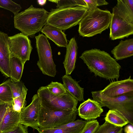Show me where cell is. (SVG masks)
I'll list each match as a JSON object with an SVG mask.
<instances>
[{
    "label": "cell",
    "mask_w": 133,
    "mask_h": 133,
    "mask_svg": "<svg viewBox=\"0 0 133 133\" xmlns=\"http://www.w3.org/2000/svg\"><path fill=\"white\" fill-rule=\"evenodd\" d=\"M79 58L96 76L107 80H118L121 66L109 54L97 49L85 51Z\"/></svg>",
    "instance_id": "1"
},
{
    "label": "cell",
    "mask_w": 133,
    "mask_h": 133,
    "mask_svg": "<svg viewBox=\"0 0 133 133\" xmlns=\"http://www.w3.org/2000/svg\"><path fill=\"white\" fill-rule=\"evenodd\" d=\"M109 37L112 40L127 37L133 34V8L128 4L118 0L112 8Z\"/></svg>",
    "instance_id": "2"
},
{
    "label": "cell",
    "mask_w": 133,
    "mask_h": 133,
    "mask_svg": "<svg viewBox=\"0 0 133 133\" xmlns=\"http://www.w3.org/2000/svg\"><path fill=\"white\" fill-rule=\"evenodd\" d=\"M48 13L44 9L35 8L31 5L14 16V27L28 36L33 38L46 24Z\"/></svg>",
    "instance_id": "3"
},
{
    "label": "cell",
    "mask_w": 133,
    "mask_h": 133,
    "mask_svg": "<svg viewBox=\"0 0 133 133\" xmlns=\"http://www.w3.org/2000/svg\"><path fill=\"white\" fill-rule=\"evenodd\" d=\"M111 13L98 8L88 11L79 24L78 32L83 37L100 34L109 27Z\"/></svg>",
    "instance_id": "4"
},
{
    "label": "cell",
    "mask_w": 133,
    "mask_h": 133,
    "mask_svg": "<svg viewBox=\"0 0 133 133\" xmlns=\"http://www.w3.org/2000/svg\"><path fill=\"white\" fill-rule=\"evenodd\" d=\"M87 12V8L80 6L52 9L46 24L65 30L79 24Z\"/></svg>",
    "instance_id": "5"
},
{
    "label": "cell",
    "mask_w": 133,
    "mask_h": 133,
    "mask_svg": "<svg viewBox=\"0 0 133 133\" xmlns=\"http://www.w3.org/2000/svg\"><path fill=\"white\" fill-rule=\"evenodd\" d=\"M93 100L102 107L117 112L125 118L128 123L133 124V92L116 97H110L101 95L99 90L92 91Z\"/></svg>",
    "instance_id": "6"
},
{
    "label": "cell",
    "mask_w": 133,
    "mask_h": 133,
    "mask_svg": "<svg viewBox=\"0 0 133 133\" xmlns=\"http://www.w3.org/2000/svg\"><path fill=\"white\" fill-rule=\"evenodd\" d=\"M78 109L72 110H52L42 104L38 118L40 128H54L75 120Z\"/></svg>",
    "instance_id": "7"
},
{
    "label": "cell",
    "mask_w": 133,
    "mask_h": 133,
    "mask_svg": "<svg viewBox=\"0 0 133 133\" xmlns=\"http://www.w3.org/2000/svg\"><path fill=\"white\" fill-rule=\"evenodd\" d=\"M37 94L41 99L42 104L49 109L60 110L77 109L78 101L67 91L63 95H55L50 92L45 86H42L38 90Z\"/></svg>",
    "instance_id": "8"
},
{
    "label": "cell",
    "mask_w": 133,
    "mask_h": 133,
    "mask_svg": "<svg viewBox=\"0 0 133 133\" xmlns=\"http://www.w3.org/2000/svg\"><path fill=\"white\" fill-rule=\"evenodd\" d=\"M36 48L38 56L37 65L42 73L54 77L56 75V65L53 59L51 47L45 36L39 34L35 36Z\"/></svg>",
    "instance_id": "9"
},
{
    "label": "cell",
    "mask_w": 133,
    "mask_h": 133,
    "mask_svg": "<svg viewBox=\"0 0 133 133\" xmlns=\"http://www.w3.org/2000/svg\"><path fill=\"white\" fill-rule=\"evenodd\" d=\"M8 44L10 56L19 58L24 65L29 60L32 48L27 36L20 33L9 36Z\"/></svg>",
    "instance_id": "10"
},
{
    "label": "cell",
    "mask_w": 133,
    "mask_h": 133,
    "mask_svg": "<svg viewBox=\"0 0 133 133\" xmlns=\"http://www.w3.org/2000/svg\"><path fill=\"white\" fill-rule=\"evenodd\" d=\"M41 100L37 94L34 95L32 101L28 106L25 107L20 112V123L33 129L38 127L39 116L41 109Z\"/></svg>",
    "instance_id": "11"
},
{
    "label": "cell",
    "mask_w": 133,
    "mask_h": 133,
    "mask_svg": "<svg viewBox=\"0 0 133 133\" xmlns=\"http://www.w3.org/2000/svg\"><path fill=\"white\" fill-rule=\"evenodd\" d=\"M102 95L114 97L133 92V79L130 76L127 79L112 82L103 89L99 90Z\"/></svg>",
    "instance_id": "12"
},
{
    "label": "cell",
    "mask_w": 133,
    "mask_h": 133,
    "mask_svg": "<svg viewBox=\"0 0 133 133\" xmlns=\"http://www.w3.org/2000/svg\"><path fill=\"white\" fill-rule=\"evenodd\" d=\"M77 109L78 115L86 120L95 119L100 117L103 111L99 102L90 98L81 103Z\"/></svg>",
    "instance_id": "13"
},
{
    "label": "cell",
    "mask_w": 133,
    "mask_h": 133,
    "mask_svg": "<svg viewBox=\"0 0 133 133\" xmlns=\"http://www.w3.org/2000/svg\"><path fill=\"white\" fill-rule=\"evenodd\" d=\"M7 34L0 31V71L6 77H10V55Z\"/></svg>",
    "instance_id": "14"
},
{
    "label": "cell",
    "mask_w": 133,
    "mask_h": 133,
    "mask_svg": "<svg viewBox=\"0 0 133 133\" xmlns=\"http://www.w3.org/2000/svg\"><path fill=\"white\" fill-rule=\"evenodd\" d=\"M63 63L65 74L69 75L74 70L77 59L78 47L76 41L72 37L69 42Z\"/></svg>",
    "instance_id": "15"
},
{
    "label": "cell",
    "mask_w": 133,
    "mask_h": 133,
    "mask_svg": "<svg viewBox=\"0 0 133 133\" xmlns=\"http://www.w3.org/2000/svg\"><path fill=\"white\" fill-rule=\"evenodd\" d=\"M40 31L58 46L66 48L68 43L66 34L62 30L46 24Z\"/></svg>",
    "instance_id": "16"
},
{
    "label": "cell",
    "mask_w": 133,
    "mask_h": 133,
    "mask_svg": "<svg viewBox=\"0 0 133 133\" xmlns=\"http://www.w3.org/2000/svg\"><path fill=\"white\" fill-rule=\"evenodd\" d=\"M12 103L10 104L6 108L0 125V133L11 130L20 123V112L14 110Z\"/></svg>",
    "instance_id": "17"
},
{
    "label": "cell",
    "mask_w": 133,
    "mask_h": 133,
    "mask_svg": "<svg viewBox=\"0 0 133 133\" xmlns=\"http://www.w3.org/2000/svg\"><path fill=\"white\" fill-rule=\"evenodd\" d=\"M116 60H122L133 55V39L121 40L111 51Z\"/></svg>",
    "instance_id": "18"
},
{
    "label": "cell",
    "mask_w": 133,
    "mask_h": 133,
    "mask_svg": "<svg viewBox=\"0 0 133 133\" xmlns=\"http://www.w3.org/2000/svg\"><path fill=\"white\" fill-rule=\"evenodd\" d=\"M62 78L66 90L73 97L78 101H84V88L80 86L78 82L71 76L66 74L63 76Z\"/></svg>",
    "instance_id": "19"
},
{
    "label": "cell",
    "mask_w": 133,
    "mask_h": 133,
    "mask_svg": "<svg viewBox=\"0 0 133 133\" xmlns=\"http://www.w3.org/2000/svg\"><path fill=\"white\" fill-rule=\"evenodd\" d=\"M24 64L19 58L10 56V78L14 80L20 81L22 75Z\"/></svg>",
    "instance_id": "20"
},
{
    "label": "cell",
    "mask_w": 133,
    "mask_h": 133,
    "mask_svg": "<svg viewBox=\"0 0 133 133\" xmlns=\"http://www.w3.org/2000/svg\"><path fill=\"white\" fill-rule=\"evenodd\" d=\"M105 119L111 124L122 127L128 123V121L119 114L111 110L107 113Z\"/></svg>",
    "instance_id": "21"
},
{
    "label": "cell",
    "mask_w": 133,
    "mask_h": 133,
    "mask_svg": "<svg viewBox=\"0 0 133 133\" xmlns=\"http://www.w3.org/2000/svg\"><path fill=\"white\" fill-rule=\"evenodd\" d=\"M57 4V8H71L80 6L87 8L84 0H49Z\"/></svg>",
    "instance_id": "22"
},
{
    "label": "cell",
    "mask_w": 133,
    "mask_h": 133,
    "mask_svg": "<svg viewBox=\"0 0 133 133\" xmlns=\"http://www.w3.org/2000/svg\"><path fill=\"white\" fill-rule=\"evenodd\" d=\"M13 99L11 89L6 81L0 84V103H11Z\"/></svg>",
    "instance_id": "23"
},
{
    "label": "cell",
    "mask_w": 133,
    "mask_h": 133,
    "mask_svg": "<svg viewBox=\"0 0 133 133\" xmlns=\"http://www.w3.org/2000/svg\"><path fill=\"white\" fill-rule=\"evenodd\" d=\"M11 89L13 99L19 96L26 88L24 83L20 81H16L11 78L6 81Z\"/></svg>",
    "instance_id": "24"
},
{
    "label": "cell",
    "mask_w": 133,
    "mask_h": 133,
    "mask_svg": "<svg viewBox=\"0 0 133 133\" xmlns=\"http://www.w3.org/2000/svg\"><path fill=\"white\" fill-rule=\"evenodd\" d=\"M122 127L117 126L105 121L101 125H99L94 133H122Z\"/></svg>",
    "instance_id": "25"
},
{
    "label": "cell",
    "mask_w": 133,
    "mask_h": 133,
    "mask_svg": "<svg viewBox=\"0 0 133 133\" xmlns=\"http://www.w3.org/2000/svg\"><path fill=\"white\" fill-rule=\"evenodd\" d=\"M28 89L26 88L19 96L13 99L12 105L14 110L19 112L25 106V99Z\"/></svg>",
    "instance_id": "26"
},
{
    "label": "cell",
    "mask_w": 133,
    "mask_h": 133,
    "mask_svg": "<svg viewBox=\"0 0 133 133\" xmlns=\"http://www.w3.org/2000/svg\"><path fill=\"white\" fill-rule=\"evenodd\" d=\"M0 8L11 11L14 15L18 14L22 8L20 5L10 0H0Z\"/></svg>",
    "instance_id": "27"
},
{
    "label": "cell",
    "mask_w": 133,
    "mask_h": 133,
    "mask_svg": "<svg viewBox=\"0 0 133 133\" xmlns=\"http://www.w3.org/2000/svg\"><path fill=\"white\" fill-rule=\"evenodd\" d=\"M45 87L50 92L55 95H62L67 91L63 84L57 82L52 81Z\"/></svg>",
    "instance_id": "28"
},
{
    "label": "cell",
    "mask_w": 133,
    "mask_h": 133,
    "mask_svg": "<svg viewBox=\"0 0 133 133\" xmlns=\"http://www.w3.org/2000/svg\"><path fill=\"white\" fill-rule=\"evenodd\" d=\"M34 129L37 130L39 133H80L81 132L68 129L62 128L42 129L38 127H36Z\"/></svg>",
    "instance_id": "29"
},
{
    "label": "cell",
    "mask_w": 133,
    "mask_h": 133,
    "mask_svg": "<svg viewBox=\"0 0 133 133\" xmlns=\"http://www.w3.org/2000/svg\"><path fill=\"white\" fill-rule=\"evenodd\" d=\"M84 1L87 4L88 11L94 10L98 8V6L108 4V3L105 0H84Z\"/></svg>",
    "instance_id": "30"
},
{
    "label": "cell",
    "mask_w": 133,
    "mask_h": 133,
    "mask_svg": "<svg viewBox=\"0 0 133 133\" xmlns=\"http://www.w3.org/2000/svg\"><path fill=\"white\" fill-rule=\"evenodd\" d=\"M99 125V123L97 120L87 121L80 133H94Z\"/></svg>",
    "instance_id": "31"
},
{
    "label": "cell",
    "mask_w": 133,
    "mask_h": 133,
    "mask_svg": "<svg viewBox=\"0 0 133 133\" xmlns=\"http://www.w3.org/2000/svg\"><path fill=\"white\" fill-rule=\"evenodd\" d=\"M28 127L20 123L13 129L1 133H28Z\"/></svg>",
    "instance_id": "32"
},
{
    "label": "cell",
    "mask_w": 133,
    "mask_h": 133,
    "mask_svg": "<svg viewBox=\"0 0 133 133\" xmlns=\"http://www.w3.org/2000/svg\"><path fill=\"white\" fill-rule=\"evenodd\" d=\"M10 104L6 103H0V125L5 113L6 108Z\"/></svg>",
    "instance_id": "33"
},
{
    "label": "cell",
    "mask_w": 133,
    "mask_h": 133,
    "mask_svg": "<svg viewBox=\"0 0 133 133\" xmlns=\"http://www.w3.org/2000/svg\"><path fill=\"white\" fill-rule=\"evenodd\" d=\"M125 133H133V125L130 124L127 125L124 128Z\"/></svg>",
    "instance_id": "34"
},
{
    "label": "cell",
    "mask_w": 133,
    "mask_h": 133,
    "mask_svg": "<svg viewBox=\"0 0 133 133\" xmlns=\"http://www.w3.org/2000/svg\"><path fill=\"white\" fill-rule=\"evenodd\" d=\"M46 0H38L37 2L40 5H43L45 4Z\"/></svg>",
    "instance_id": "35"
}]
</instances>
